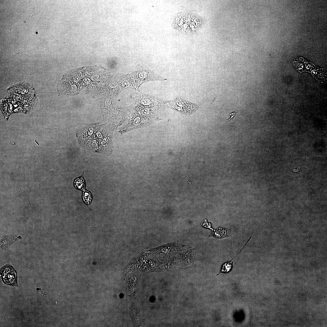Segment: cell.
Masks as SVG:
<instances>
[{"instance_id": "obj_4", "label": "cell", "mask_w": 327, "mask_h": 327, "mask_svg": "<svg viewBox=\"0 0 327 327\" xmlns=\"http://www.w3.org/2000/svg\"><path fill=\"white\" fill-rule=\"evenodd\" d=\"M134 73L138 79L140 85L146 82L166 80L148 68L142 66L137 67Z\"/></svg>"}, {"instance_id": "obj_3", "label": "cell", "mask_w": 327, "mask_h": 327, "mask_svg": "<svg viewBox=\"0 0 327 327\" xmlns=\"http://www.w3.org/2000/svg\"><path fill=\"white\" fill-rule=\"evenodd\" d=\"M126 75L122 74H107L102 80L104 93L116 96L121 91L120 85Z\"/></svg>"}, {"instance_id": "obj_14", "label": "cell", "mask_w": 327, "mask_h": 327, "mask_svg": "<svg viewBox=\"0 0 327 327\" xmlns=\"http://www.w3.org/2000/svg\"><path fill=\"white\" fill-rule=\"evenodd\" d=\"M74 185L76 188L84 190L85 184L83 177H82L76 179L74 181Z\"/></svg>"}, {"instance_id": "obj_1", "label": "cell", "mask_w": 327, "mask_h": 327, "mask_svg": "<svg viewBox=\"0 0 327 327\" xmlns=\"http://www.w3.org/2000/svg\"><path fill=\"white\" fill-rule=\"evenodd\" d=\"M112 132L107 124H92L79 128L76 135L79 145L83 148L110 155L113 151Z\"/></svg>"}, {"instance_id": "obj_11", "label": "cell", "mask_w": 327, "mask_h": 327, "mask_svg": "<svg viewBox=\"0 0 327 327\" xmlns=\"http://www.w3.org/2000/svg\"><path fill=\"white\" fill-rule=\"evenodd\" d=\"M158 109L151 108L137 104L134 111L138 114L147 117L157 118V113Z\"/></svg>"}, {"instance_id": "obj_7", "label": "cell", "mask_w": 327, "mask_h": 327, "mask_svg": "<svg viewBox=\"0 0 327 327\" xmlns=\"http://www.w3.org/2000/svg\"><path fill=\"white\" fill-rule=\"evenodd\" d=\"M156 118L140 115L134 111L129 124L125 127V132L150 124Z\"/></svg>"}, {"instance_id": "obj_10", "label": "cell", "mask_w": 327, "mask_h": 327, "mask_svg": "<svg viewBox=\"0 0 327 327\" xmlns=\"http://www.w3.org/2000/svg\"><path fill=\"white\" fill-rule=\"evenodd\" d=\"M140 86L138 81L134 72L126 74L122 81L121 85V91L128 88L137 89Z\"/></svg>"}, {"instance_id": "obj_8", "label": "cell", "mask_w": 327, "mask_h": 327, "mask_svg": "<svg viewBox=\"0 0 327 327\" xmlns=\"http://www.w3.org/2000/svg\"><path fill=\"white\" fill-rule=\"evenodd\" d=\"M165 104L187 114L194 112L197 108L196 105L178 98L166 102Z\"/></svg>"}, {"instance_id": "obj_12", "label": "cell", "mask_w": 327, "mask_h": 327, "mask_svg": "<svg viewBox=\"0 0 327 327\" xmlns=\"http://www.w3.org/2000/svg\"><path fill=\"white\" fill-rule=\"evenodd\" d=\"M251 237V236L250 237L244 246L241 249V251H240L229 262H226L222 264L220 272L217 274V275L220 273H227L230 272L232 270L233 268V263L234 260L244 248L250 239Z\"/></svg>"}, {"instance_id": "obj_13", "label": "cell", "mask_w": 327, "mask_h": 327, "mask_svg": "<svg viewBox=\"0 0 327 327\" xmlns=\"http://www.w3.org/2000/svg\"><path fill=\"white\" fill-rule=\"evenodd\" d=\"M231 230L229 229L220 227L213 232L212 235L217 238L221 239L231 236Z\"/></svg>"}, {"instance_id": "obj_6", "label": "cell", "mask_w": 327, "mask_h": 327, "mask_svg": "<svg viewBox=\"0 0 327 327\" xmlns=\"http://www.w3.org/2000/svg\"><path fill=\"white\" fill-rule=\"evenodd\" d=\"M0 274L4 284L12 286H18L17 273L12 266L9 264L4 266L0 269Z\"/></svg>"}, {"instance_id": "obj_16", "label": "cell", "mask_w": 327, "mask_h": 327, "mask_svg": "<svg viewBox=\"0 0 327 327\" xmlns=\"http://www.w3.org/2000/svg\"><path fill=\"white\" fill-rule=\"evenodd\" d=\"M237 112V111H236L230 114V117L226 120L227 122L230 121L233 118Z\"/></svg>"}, {"instance_id": "obj_17", "label": "cell", "mask_w": 327, "mask_h": 327, "mask_svg": "<svg viewBox=\"0 0 327 327\" xmlns=\"http://www.w3.org/2000/svg\"><path fill=\"white\" fill-rule=\"evenodd\" d=\"M300 167H301V166H298V167H296V168H295L293 169V171L294 172H298L299 170V169H300Z\"/></svg>"}, {"instance_id": "obj_15", "label": "cell", "mask_w": 327, "mask_h": 327, "mask_svg": "<svg viewBox=\"0 0 327 327\" xmlns=\"http://www.w3.org/2000/svg\"><path fill=\"white\" fill-rule=\"evenodd\" d=\"M83 197L84 201L89 207L92 199L91 193L88 191L84 192Z\"/></svg>"}, {"instance_id": "obj_5", "label": "cell", "mask_w": 327, "mask_h": 327, "mask_svg": "<svg viewBox=\"0 0 327 327\" xmlns=\"http://www.w3.org/2000/svg\"><path fill=\"white\" fill-rule=\"evenodd\" d=\"M131 97L136 101L137 104L151 108L158 109L163 102L155 98L138 92L133 93Z\"/></svg>"}, {"instance_id": "obj_9", "label": "cell", "mask_w": 327, "mask_h": 327, "mask_svg": "<svg viewBox=\"0 0 327 327\" xmlns=\"http://www.w3.org/2000/svg\"><path fill=\"white\" fill-rule=\"evenodd\" d=\"M22 237L16 234L4 235L0 239V248L3 251H6L16 242L20 240Z\"/></svg>"}, {"instance_id": "obj_2", "label": "cell", "mask_w": 327, "mask_h": 327, "mask_svg": "<svg viewBox=\"0 0 327 327\" xmlns=\"http://www.w3.org/2000/svg\"><path fill=\"white\" fill-rule=\"evenodd\" d=\"M84 68L71 70L66 73L57 86L61 95H72L79 93L85 87L84 78Z\"/></svg>"}]
</instances>
